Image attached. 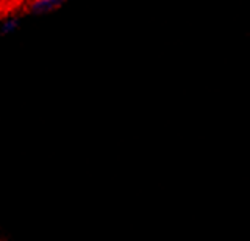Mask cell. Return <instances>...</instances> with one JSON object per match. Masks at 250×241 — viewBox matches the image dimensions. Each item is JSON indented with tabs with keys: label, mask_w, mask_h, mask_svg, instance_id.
<instances>
[{
	"label": "cell",
	"mask_w": 250,
	"mask_h": 241,
	"mask_svg": "<svg viewBox=\"0 0 250 241\" xmlns=\"http://www.w3.org/2000/svg\"><path fill=\"white\" fill-rule=\"evenodd\" d=\"M62 0H36V3L33 6L35 11H49L55 8L57 5H60Z\"/></svg>",
	"instance_id": "cell-1"
}]
</instances>
